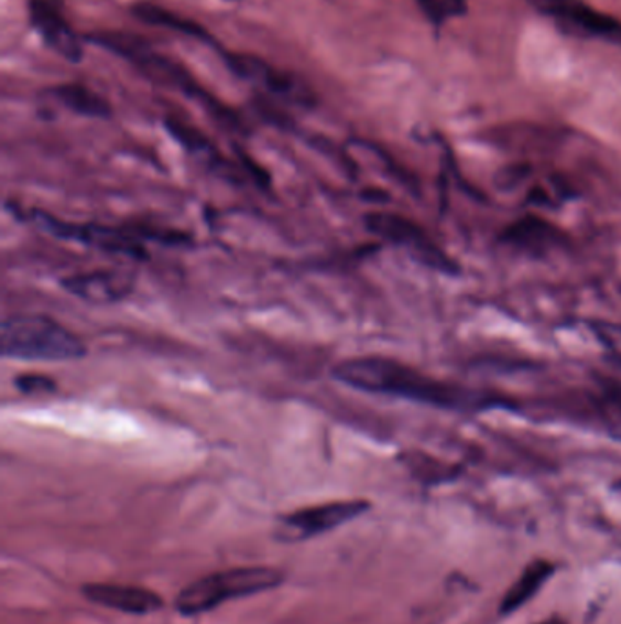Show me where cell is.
Returning a JSON list of instances; mask_svg holds the SVG:
<instances>
[{
    "label": "cell",
    "instance_id": "7",
    "mask_svg": "<svg viewBox=\"0 0 621 624\" xmlns=\"http://www.w3.org/2000/svg\"><path fill=\"white\" fill-rule=\"evenodd\" d=\"M225 63L239 79L261 86L272 96L301 105H310L314 101L308 88L295 79L294 75L274 68L263 58L247 53H225Z\"/></svg>",
    "mask_w": 621,
    "mask_h": 624
},
{
    "label": "cell",
    "instance_id": "1",
    "mask_svg": "<svg viewBox=\"0 0 621 624\" xmlns=\"http://www.w3.org/2000/svg\"><path fill=\"white\" fill-rule=\"evenodd\" d=\"M333 375L336 380L359 391L406 398L414 402L428 404L434 408L470 411V409L505 406L501 398L479 395L456 384L436 380L432 376L412 369L408 365L380 356H363V358L341 362L334 367Z\"/></svg>",
    "mask_w": 621,
    "mask_h": 624
},
{
    "label": "cell",
    "instance_id": "9",
    "mask_svg": "<svg viewBox=\"0 0 621 624\" xmlns=\"http://www.w3.org/2000/svg\"><path fill=\"white\" fill-rule=\"evenodd\" d=\"M28 15L33 30L53 52L63 55L69 63H79L85 50L64 15L63 0H28Z\"/></svg>",
    "mask_w": 621,
    "mask_h": 624
},
{
    "label": "cell",
    "instance_id": "20",
    "mask_svg": "<svg viewBox=\"0 0 621 624\" xmlns=\"http://www.w3.org/2000/svg\"><path fill=\"white\" fill-rule=\"evenodd\" d=\"M617 364H618V365H621V356H618V358H617Z\"/></svg>",
    "mask_w": 621,
    "mask_h": 624
},
{
    "label": "cell",
    "instance_id": "12",
    "mask_svg": "<svg viewBox=\"0 0 621 624\" xmlns=\"http://www.w3.org/2000/svg\"><path fill=\"white\" fill-rule=\"evenodd\" d=\"M63 287L75 297L90 303H111L128 297L132 291L130 276L116 270H96L85 275L69 276Z\"/></svg>",
    "mask_w": 621,
    "mask_h": 624
},
{
    "label": "cell",
    "instance_id": "14",
    "mask_svg": "<svg viewBox=\"0 0 621 624\" xmlns=\"http://www.w3.org/2000/svg\"><path fill=\"white\" fill-rule=\"evenodd\" d=\"M133 17H138L139 21L144 24H152V26L166 28L172 32L183 33L188 37L199 39L205 43H211L210 33L206 32L205 28L186 19V17L174 13V11L166 10L163 6L152 4V2H139L132 8Z\"/></svg>",
    "mask_w": 621,
    "mask_h": 624
},
{
    "label": "cell",
    "instance_id": "10",
    "mask_svg": "<svg viewBox=\"0 0 621 624\" xmlns=\"http://www.w3.org/2000/svg\"><path fill=\"white\" fill-rule=\"evenodd\" d=\"M85 595L91 603L119 610L122 614H153L163 606V599L159 593L130 584H88L85 588Z\"/></svg>",
    "mask_w": 621,
    "mask_h": 624
},
{
    "label": "cell",
    "instance_id": "11",
    "mask_svg": "<svg viewBox=\"0 0 621 624\" xmlns=\"http://www.w3.org/2000/svg\"><path fill=\"white\" fill-rule=\"evenodd\" d=\"M501 239L512 245L514 249L542 255V252L564 247L569 238L554 223L540 216H526L511 223L501 234Z\"/></svg>",
    "mask_w": 621,
    "mask_h": 624
},
{
    "label": "cell",
    "instance_id": "13",
    "mask_svg": "<svg viewBox=\"0 0 621 624\" xmlns=\"http://www.w3.org/2000/svg\"><path fill=\"white\" fill-rule=\"evenodd\" d=\"M554 570L556 568H554L553 562L545 561V559L532 561L523 570L522 575L518 577L514 584L506 590L503 601H501L500 614H514L516 610L525 606L542 590L543 584L554 575Z\"/></svg>",
    "mask_w": 621,
    "mask_h": 624
},
{
    "label": "cell",
    "instance_id": "8",
    "mask_svg": "<svg viewBox=\"0 0 621 624\" xmlns=\"http://www.w3.org/2000/svg\"><path fill=\"white\" fill-rule=\"evenodd\" d=\"M35 222L39 227L48 230L57 238L69 239L77 244L90 245L96 249L106 250V252H116V255L132 256V258H144V250L138 244V239L132 236L116 230L110 227H97V225H79V223H66L57 217L44 214V212H35Z\"/></svg>",
    "mask_w": 621,
    "mask_h": 624
},
{
    "label": "cell",
    "instance_id": "2",
    "mask_svg": "<svg viewBox=\"0 0 621 624\" xmlns=\"http://www.w3.org/2000/svg\"><path fill=\"white\" fill-rule=\"evenodd\" d=\"M0 353L17 361L68 362L86 355L77 334L43 314L6 318L0 327Z\"/></svg>",
    "mask_w": 621,
    "mask_h": 624
},
{
    "label": "cell",
    "instance_id": "15",
    "mask_svg": "<svg viewBox=\"0 0 621 624\" xmlns=\"http://www.w3.org/2000/svg\"><path fill=\"white\" fill-rule=\"evenodd\" d=\"M53 96L57 97L61 105L66 106L68 110L80 114L86 117H110L111 106L108 105L105 97L99 96L97 92L91 90L85 85L57 86L53 90Z\"/></svg>",
    "mask_w": 621,
    "mask_h": 624
},
{
    "label": "cell",
    "instance_id": "6",
    "mask_svg": "<svg viewBox=\"0 0 621 624\" xmlns=\"http://www.w3.org/2000/svg\"><path fill=\"white\" fill-rule=\"evenodd\" d=\"M367 501H336V503L319 504L310 508L297 509L280 520L281 539L305 540L327 534L330 529L339 528L345 523L358 519L359 515L369 512Z\"/></svg>",
    "mask_w": 621,
    "mask_h": 624
},
{
    "label": "cell",
    "instance_id": "4",
    "mask_svg": "<svg viewBox=\"0 0 621 624\" xmlns=\"http://www.w3.org/2000/svg\"><path fill=\"white\" fill-rule=\"evenodd\" d=\"M559 32L576 39H598L621 46V21L596 10L585 0H526Z\"/></svg>",
    "mask_w": 621,
    "mask_h": 624
},
{
    "label": "cell",
    "instance_id": "18",
    "mask_svg": "<svg viewBox=\"0 0 621 624\" xmlns=\"http://www.w3.org/2000/svg\"><path fill=\"white\" fill-rule=\"evenodd\" d=\"M536 624H567L564 620H559V617H548V620L540 621Z\"/></svg>",
    "mask_w": 621,
    "mask_h": 624
},
{
    "label": "cell",
    "instance_id": "19",
    "mask_svg": "<svg viewBox=\"0 0 621 624\" xmlns=\"http://www.w3.org/2000/svg\"><path fill=\"white\" fill-rule=\"evenodd\" d=\"M614 400H617V402L620 404L621 406V392H617V397H614Z\"/></svg>",
    "mask_w": 621,
    "mask_h": 624
},
{
    "label": "cell",
    "instance_id": "3",
    "mask_svg": "<svg viewBox=\"0 0 621 624\" xmlns=\"http://www.w3.org/2000/svg\"><path fill=\"white\" fill-rule=\"evenodd\" d=\"M285 575L275 568H232L210 573L192 582L179 593L175 606L181 615H197L221 606L232 599L248 598L280 587Z\"/></svg>",
    "mask_w": 621,
    "mask_h": 624
},
{
    "label": "cell",
    "instance_id": "5",
    "mask_svg": "<svg viewBox=\"0 0 621 624\" xmlns=\"http://www.w3.org/2000/svg\"><path fill=\"white\" fill-rule=\"evenodd\" d=\"M367 228L370 233L386 239L390 244L400 245L411 250L422 263L428 265L432 269L443 270V272H456V265L437 247L427 233L420 225L389 212H374L364 217Z\"/></svg>",
    "mask_w": 621,
    "mask_h": 624
},
{
    "label": "cell",
    "instance_id": "16",
    "mask_svg": "<svg viewBox=\"0 0 621 624\" xmlns=\"http://www.w3.org/2000/svg\"><path fill=\"white\" fill-rule=\"evenodd\" d=\"M417 8L431 24L442 28L469 11V0H416Z\"/></svg>",
    "mask_w": 621,
    "mask_h": 624
},
{
    "label": "cell",
    "instance_id": "17",
    "mask_svg": "<svg viewBox=\"0 0 621 624\" xmlns=\"http://www.w3.org/2000/svg\"><path fill=\"white\" fill-rule=\"evenodd\" d=\"M17 387L26 395L55 391V381L44 375H22L17 378Z\"/></svg>",
    "mask_w": 621,
    "mask_h": 624
}]
</instances>
